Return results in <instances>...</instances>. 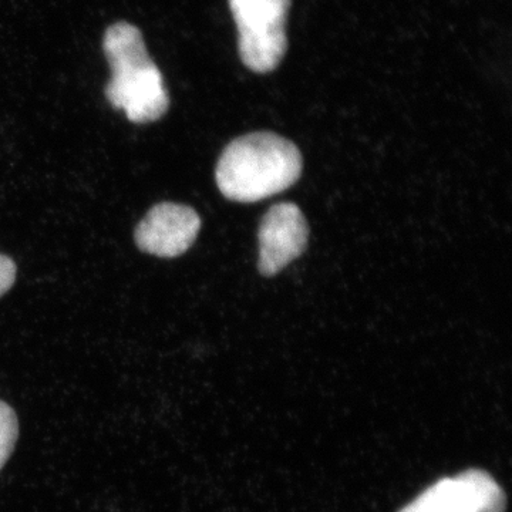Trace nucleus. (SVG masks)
I'll list each match as a JSON object with an SVG mask.
<instances>
[{
	"label": "nucleus",
	"mask_w": 512,
	"mask_h": 512,
	"mask_svg": "<svg viewBox=\"0 0 512 512\" xmlns=\"http://www.w3.org/2000/svg\"><path fill=\"white\" fill-rule=\"evenodd\" d=\"M302 167V154L295 144L264 131L228 144L215 178L225 198L248 204L288 190L301 177Z\"/></svg>",
	"instance_id": "nucleus-1"
},
{
	"label": "nucleus",
	"mask_w": 512,
	"mask_h": 512,
	"mask_svg": "<svg viewBox=\"0 0 512 512\" xmlns=\"http://www.w3.org/2000/svg\"><path fill=\"white\" fill-rule=\"evenodd\" d=\"M104 53L111 67L106 97L137 124L160 120L170 107L163 76L148 56L143 35L130 23H117L104 35Z\"/></svg>",
	"instance_id": "nucleus-2"
},
{
	"label": "nucleus",
	"mask_w": 512,
	"mask_h": 512,
	"mask_svg": "<svg viewBox=\"0 0 512 512\" xmlns=\"http://www.w3.org/2000/svg\"><path fill=\"white\" fill-rule=\"evenodd\" d=\"M229 8L237 23L242 63L255 73L275 70L288 49L291 0H229Z\"/></svg>",
	"instance_id": "nucleus-3"
},
{
	"label": "nucleus",
	"mask_w": 512,
	"mask_h": 512,
	"mask_svg": "<svg viewBox=\"0 0 512 512\" xmlns=\"http://www.w3.org/2000/svg\"><path fill=\"white\" fill-rule=\"evenodd\" d=\"M503 488L483 470L463 471L427 488L399 512H504Z\"/></svg>",
	"instance_id": "nucleus-4"
},
{
	"label": "nucleus",
	"mask_w": 512,
	"mask_h": 512,
	"mask_svg": "<svg viewBox=\"0 0 512 512\" xmlns=\"http://www.w3.org/2000/svg\"><path fill=\"white\" fill-rule=\"evenodd\" d=\"M309 228L298 205H274L259 227V271L265 276L279 274L299 258L308 245Z\"/></svg>",
	"instance_id": "nucleus-5"
},
{
	"label": "nucleus",
	"mask_w": 512,
	"mask_h": 512,
	"mask_svg": "<svg viewBox=\"0 0 512 512\" xmlns=\"http://www.w3.org/2000/svg\"><path fill=\"white\" fill-rule=\"evenodd\" d=\"M201 218L187 205L163 202L151 208L136 229V244L146 254L175 258L194 244Z\"/></svg>",
	"instance_id": "nucleus-6"
},
{
	"label": "nucleus",
	"mask_w": 512,
	"mask_h": 512,
	"mask_svg": "<svg viewBox=\"0 0 512 512\" xmlns=\"http://www.w3.org/2000/svg\"><path fill=\"white\" fill-rule=\"evenodd\" d=\"M18 437V416L9 404L0 400V470L12 456Z\"/></svg>",
	"instance_id": "nucleus-7"
},
{
	"label": "nucleus",
	"mask_w": 512,
	"mask_h": 512,
	"mask_svg": "<svg viewBox=\"0 0 512 512\" xmlns=\"http://www.w3.org/2000/svg\"><path fill=\"white\" fill-rule=\"evenodd\" d=\"M16 279V265L8 256L0 255V296L12 288Z\"/></svg>",
	"instance_id": "nucleus-8"
}]
</instances>
